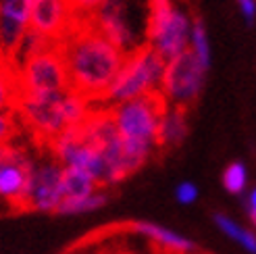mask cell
<instances>
[{"mask_svg":"<svg viewBox=\"0 0 256 254\" xmlns=\"http://www.w3.org/2000/svg\"><path fill=\"white\" fill-rule=\"evenodd\" d=\"M250 210H256V188L250 190V194L246 198V212H250Z\"/></svg>","mask_w":256,"mask_h":254,"instance_id":"484cf974","label":"cell"},{"mask_svg":"<svg viewBox=\"0 0 256 254\" xmlns=\"http://www.w3.org/2000/svg\"><path fill=\"white\" fill-rule=\"evenodd\" d=\"M12 71H15L17 98L69 90V78H67L65 60H62L58 42L50 44L38 54L30 56L19 69H12Z\"/></svg>","mask_w":256,"mask_h":254,"instance_id":"8992f818","label":"cell"},{"mask_svg":"<svg viewBox=\"0 0 256 254\" xmlns=\"http://www.w3.org/2000/svg\"><path fill=\"white\" fill-rule=\"evenodd\" d=\"M164 67H167V60L156 50H152L150 46L140 48L134 54L125 56L117 78L108 86L106 94L98 102H90V104L108 108L114 104L127 102V100H134L138 96H144L148 92H158Z\"/></svg>","mask_w":256,"mask_h":254,"instance_id":"5b68a950","label":"cell"},{"mask_svg":"<svg viewBox=\"0 0 256 254\" xmlns=\"http://www.w3.org/2000/svg\"><path fill=\"white\" fill-rule=\"evenodd\" d=\"M98 190V184L92 175L84 169L62 167V200L84 198Z\"/></svg>","mask_w":256,"mask_h":254,"instance_id":"2e32d148","label":"cell"},{"mask_svg":"<svg viewBox=\"0 0 256 254\" xmlns=\"http://www.w3.org/2000/svg\"><path fill=\"white\" fill-rule=\"evenodd\" d=\"M102 242H104V232H96L94 236L75 242L73 246H69L67 250H62L60 254H98Z\"/></svg>","mask_w":256,"mask_h":254,"instance_id":"44dd1931","label":"cell"},{"mask_svg":"<svg viewBox=\"0 0 256 254\" xmlns=\"http://www.w3.org/2000/svg\"><path fill=\"white\" fill-rule=\"evenodd\" d=\"M15 106L21 121L44 142L82 125L92 108V104L71 88L50 94L19 96Z\"/></svg>","mask_w":256,"mask_h":254,"instance_id":"3957f363","label":"cell"},{"mask_svg":"<svg viewBox=\"0 0 256 254\" xmlns=\"http://www.w3.org/2000/svg\"><path fill=\"white\" fill-rule=\"evenodd\" d=\"M238 4H240V10L244 15L246 23L252 25L256 19V0H238Z\"/></svg>","mask_w":256,"mask_h":254,"instance_id":"d4e9b609","label":"cell"},{"mask_svg":"<svg viewBox=\"0 0 256 254\" xmlns=\"http://www.w3.org/2000/svg\"><path fill=\"white\" fill-rule=\"evenodd\" d=\"M98 254H162V252L154 244H150L146 238L119 225L104 232V242H102Z\"/></svg>","mask_w":256,"mask_h":254,"instance_id":"9a60e30c","label":"cell"},{"mask_svg":"<svg viewBox=\"0 0 256 254\" xmlns=\"http://www.w3.org/2000/svg\"><path fill=\"white\" fill-rule=\"evenodd\" d=\"M190 50L194 52V56L200 60V65L208 71L210 67V44H208V36L206 28L200 17H194L192 21V30H190Z\"/></svg>","mask_w":256,"mask_h":254,"instance_id":"d6986e66","label":"cell"},{"mask_svg":"<svg viewBox=\"0 0 256 254\" xmlns=\"http://www.w3.org/2000/svg\"><path fill=\"white\" fill-rule=\"evenodd\" d=\"M123 56L148 46L150 0H104L86 19Z\"/></svg>","mask_w":256,"mask_h":254,"instance_id":"277c9868","label":"cell"},{"mask_svg":"<svg viewBox=\"0 0 256 254\" xmlns=\"http://www.w3.org/2000/svg\"><path fill=\"white\" fill-rule=\"evenodd\" d=\"M75 17L69 0H32L30 30L52 42H60Z\"/></svg>","mask_w":256,"mask_h":254,"instance_id":"8fae6325","label":"cell"},{"mask_svg":"<svg viewBox=\"0 0 256 254\" xmlns=\"http://www.w3.org/2000/svg\"><path fill=\"white\" fill-rule=\"evenodd\" d=\"M175 200L184 206L194 204V202L198 200V186L194 182H182L175 188Z\"/></svg>","mask_w":256,"mask_h":254,"instance_id":"cb8c5ba5","label":"cell"},{"mask_svg":"<svg viewBox=\"0 0 256 254\" xmlns=\"http://www.w3.org/2000/svg\"><path fill=\"white\" fill-rule=\"evenodd\" d=\"M190 30L192 21L173 0H150L148 46L167 62L188 50Z\"/></svg>","mask_w":256,"mask_h":254,"instance_id":"52a82bcc","label":"cell"},{"mask_svg":"<svg viewBox=\"0 0 256 254\" xmlns=\"http://www.w3.org/2000/svg\"><path fill=\"white\" fill-rule=\"evenodd\" d=\"M30 10L32 0H0V52L6 58L30 30Z\"/></svg>","mask_w":256,"mask_h":254,"instance_id":"7c38bea8","label":"cell"},{"mask_svg":"<svg viewBox=\"0 0 256 254\" xmlns=\"http://www.w3.org/2000/svg\"><path fill=\"white\" fill-rule=\"evenodd\" d=\"M104 2V0H69L71 4V10H73V17L75 21H82V19H88L92 12Z\"/></svg>","mask_w":256,"mask_h":254,"instance_id":"603a6c76","label":"cell"},{"mask_svg":"<svg viewBox=\"0 0 256 254\" xmlns=\"http://www.w3.org/2000/svg\"><path fill=\"white\" fill-rule=\"evenodd\" d=\"M34 158L19 146L6 144L0 158V200L21 210Z\"/></svg>","mask_w":256,"mask_h":254,"instance_id":"30bf717a","label":"cell"},{"mask_svg":"<svg viewBox=\"0 0 256 254\" xmlns=\"http://www.w3.org/2000/svg\"><path fill=\"white\" fill-rule=\"evenodd\" d=\"M186 254H206V252H198V250H192V252H186Z\"/></svg>","mask_w":256,"mask_h":254,"instance_id":"83f0119b","label":"cell"},{"mask_svg":"<svg viewBox=\"0 0 256 254\" xmlns=\"http://www.w3.org/2000/svg\"><path fill=\"white\" fill-rule=\"evenodd\" d=\"M6 146V144H4ZM4 146H0V158H2V154H4Z\"/></svg>","mask_w":256,"mask_h":254,"instance_id":"f1b7e54d","label":"cell"},{"mask_svg":"<svg viewBox=\"0 0 256 254\" xmlns=\"http://www.w3.org/2000/svg\"><path fill=\"white\" fill-rule=\"evenodd\" d=\"M204 80H206V69L200 65V60L188 48L186 52L167 62L160 94L167 100V104L190 108L200 98Z\"/></svg>","mask_w":256,"mask_h":254,"instance_id":"ba28073f","label":"cell"},{"mask_svg":"<svg viewBox=\"0 0 256 254\" xmlns=\"http://www.w3.org/2000/svg\"><path fill=\"white\" fill-rule=\"evenodd\" d=\"M212 219H214L216 227H219V230H221L229 240L238 242L246 252L256 254V234H254V232L246 230V227H242L240 223H236L232 217H227V214H223V212H214Z\"/></svg>","mask_w":256,"mask_h":254,"instance_id":"ac0fdd59","label":"cell"},{"mask_svg":"<svg viewBox=\"0 0 256 254\" xmlns=\"http://www.w3.org/2000/svg\"><path fill=\"white\" fill-rule=\"evenodd\" d=\"M248 217H250V221L256 225V210H250V212H248Z\"/></svg>","mask_w":256,"mask_h":254,"instance_id":"4316f807","label":"cell"},{"mask_svg":"<svg viewBox=\"0 0 256 254\" xmlns=\"http://www.w3.org/2000/svg\"><path fill=\"white\" fill-rule=\"evenodd\" d=\"M110 200V196L104 190H96V192L88 194L84 198H73V200H60V204L56 206V214H84V212H94L102 208Z\"/></svg>","mask_w":256,"mask_h":254,"instance_id":"e0dca14e","label":"cell"},{"mask_svg":"<svg viewBox=\"0 0 256 254\" xmlns=\"http://www.w3.org/2000/svg\"><path fill=\"white\" fill-rule=\"evenodd\" d=\"M17 132V119L15 115L6 108V110H0V146L10 144V140L15 138Z\"/></svg>","mask_w":256,"mask_h":254,"instance_id":"7402d4cb","label":"cell"},{"mask_svg":"<svg viewBox=\"0 0 256 254\" xmlns=\"http://www.w3.org/2000/svg\"><path fill=\"white\" fill-rule=\"evenodd\" d=\"M223 186L229 194L234 196H242L244 194V190L248 186V169L244 162H229L225 171H223Z\"/></svg>","mask_w":256,"mask_h":254,"instance_id":"ffe728a7","label":"cell"},{"mask_svg":"<svg viewBox=\"0 0 256 254\" xmlns=\"http://www.w3.org/2000/svg\"><path fill=\"white\" fill-rule=\"evenodd\" d=\"M125 230H130L138 236L146 238L150 244H154L162 254H186L196 250V244L192 242L188 236H182L169 227H162L152 221H132L123 225Z\"/></svg>","mask_w":256,"mask_h":254,"instance_id":"4fadbf2b","label":"cell"},{"mask_svg":"<svg viewBox=\"0 0 256 254\" xmlns=\"http://www.w3.org/2000/svg\"><path fill=\"white\" fill-rule=\"evenodd\" d=\"M58 48L65 60L69 88L88 102H98L106 94L125 60L119 50L86 19L73 21Z\"/></svg>","mask_w":256,"mask_h":254,"instance_id":"6da1fadb","label":"cell"},{"mask_svg":"<svg viewBox=\"0 0 256 254\" xmlns=\"http://www.w3.org/2000/svg\"><path fill=\"white\" fill-rule=\"evenodd\" d=\"M62 200V164L54 156L34 158L21 210L54 212Z\"/></svg>","mask_w":256,"mask_h":254,"instance_id":"9c48e42d","label":"cell"},{"mask_svg":"<svg viewBox=\"0 0 256 254\" xmlns=\"http://www.w3.org/2000/svg\"><path fill=\"white\" fill-rule=\"evenodd\" d=\"M190 134V119H188V108L184 106H167L158 123V134H156V148L160 152H169L179 148Z\"/></svg>","mask_w":256,"mask_h":254,"instance_id":"5bb4252c","label":"cell"},{"mask_svg":"<svg viewBox=\"0 0 256 254\" xmlns=\"http://www.w3.org/2000/svg\"><path fill=\"white\" fill-rule=\"evenodd\" d=\"M167 106L169 104L160 94V90L108 106L114 127H117V132L123 140L125 154L132 160L136 171L142 169L152 158V154L158 152L156 134H158L160 117Z\"/></svg>","mask_w":256,"mask_h":254,"instance_id":"7a4b0ae2","label":"cell"}]
</instances>
